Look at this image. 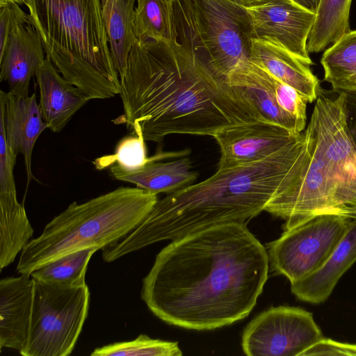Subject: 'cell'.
<instances>
[{
	"label": "cell",
	"instance_id": "1",
	"mask_svg": "<svg viewBox=\"0 0 356 356\" xmlns=\"http://www.w3.org/2000/svg\"><path fill=\"white\" fill-rule=\"evenodd\" d=\"M266 249L244 222L213 225L172 240L143 279L140 296L168 324L210 330L245 318L268 278Z\"/></svg>",
	"mask_w": 356,
	"mask_h": 356
},
{
	"label": "cell",
	"instance_id": "2",
	"mask_svg": "<svg viewBox=\"0 0 356 356\" xmlns=\"http://www.w3.org/2000/svg\"><path fill=\"white\" fill-rule=\"evenodd\" d=\"M120 83L124 114L117 122L145 141L170 134L213 137L226 127L262 120L177 40H137Z\"/></svg>",
	"mask_w": 356,
	"mask_h": 356
},
{
	"label": "cell",
	"instance_id": "3",
	"mask_svg": "<svg viewBox=\"0 0 356 356\" xmlns=\"http://www.w3.org/2000/svg\"><path fill=\"white\" fill-rule=\"evenodd\" d=\"M305 133L262 159L218 168L208 179L168 193L145 219L111 245L116 258L164 240H175L213 225L246 223L287 184L301 154Z\"/></svg>",
	"mask_w": 356,
	"mask_h": 356
},
{
	"label": "cell",
	"instance_id": "4",
	"mask_svg": "<svg viewBox=\"0 0 356 356\" xmlns=\"http://www.w3.org/2000/svg\"><path fill=\"white\" fill-rule=\"evenodd\" d=\"M305 146L290 180L265 210L284 228L316 214L356 219V149L346 126L344 96L319 93Z\"/></svg>",
	"mask_w": 356,
	"mask_h": 356
},
{
	"label": "cell",
	"instance_id": "5",
	"mask_svg": "<svg viewBox=\"0 0 356 356\" xmlns=\"http://www.w3.org/2000/svg\"><path fill=\"white\" fill-rule=\"evenodd\" d=\"M157 194L120 186L83 203L73 202L24 248L17 266L20 275L83 249L98 250L134 229L149 214Z\"/></svg>",
	"mask_w": 356,
	"mask_h": 356
},
{
	"label": "cell",
	"instance_id": "6",
	"mask_svg": "<svg viewBox=\"0 0 356 356\" xmlns=\"http://www.w3.org/2000/svg\"><path fill=\"white\" fill-rule=\"evenodd\" d=\"M177 42L218 77L249 57L250 17L232 0H172Z\"/></svg>",
	"mask_w": 356,
	"mask_h": 356
},
{
	"label": "cell",
	"instance_id": "7",
	"mask_svg": "<svg viewBox=\"0 0 356 356\" xmlns=\"http://www.w3.org/2000/svg\"><path fill=\"white\" fill-rule=\"evenodd\" d=\"M43 43H51L121 86L110 51L101 0H26Z\"/></svg>",
	"mask_w": 356,
	"mask_h": 356
},
{
	"label": "cell",
	"instance_id": "8",
	"mask_svg": "<svg viewBox=\"0 0 356 356\" xmlns=\"http://www.w3.org/2000/svg\"><path fill=\"white\" fill-rule=\"evenodd\" d=\"M90 297L86 284L63 287L34 280L30 331L19 353L23 356L70 355L88 316Z\"/></svg>",
	"mask_w": 356,
	"mask_h": 356
},
{
	"label": "cell",
	"instance_id": "9",
	"mask_svg": "<svg viewBox=\"0 0 356 356\" xmlns=\"http://www.w3.org/2000/svg\"><path fill=\"white\" fill-rule=\"evenodd\" d=\"M353 220L334 214L308 216L284 228L268 244L269 264L290 283L308 276L327 259Z\"/></svg>",
	"mask_w": 356,
	"mask_h": 356
},
{
	"label": "cell",
	"instance_id": "10",
	"mask_svg": "<svg viewBox=\"0 0 356 356\" xmlns=\"http://www.w3.org/2000/svg\"><path fill=\"white\" fill-rule=\"evenodd\" d=\"M323 337L311 312L300 307H272L247 325L242 348L248 356H300Z\"/></svg>",
	"mask_w": 356,
	"mask_h": 356
},
{
	"label": "cell",
	"instance_id": "11",
	"mask_svg": "<svg viewBox=\"0 0 356 356\" xmlns=\"http://www.w3.org/2000/svg\"><path fill=\"white\" fill-rule=\"evenodd\" d=\"M251 19L254 37H268L310 65L308 39L316 13L293 0H270L261 5L245 7Z\"/></svg>",
	"mask_w": 356,
	"mask_h": 356
},
{
	"label": "cell",
	"instance_id": "12",
	"mask_svg": "<svg viewBox=\"0 0 356 356\" xmlns=\"http://www.w3.org/2000/svg\"><path fill=\"white\" fill-rule=\"evenodd\" d=\"M302 133L263 120L226 127L213 136L220 152L218 168L262 159L293 143Z\"/></svg>",
	"mask_w": 356,
	"mask_h": 356
},
{
	"label": "cell",
	"instance_id": "13",
	"mask_svg": "<svg viewBox=\"0 0 356 356\" xmlns=\"http://www.w3.org/2000/svg\"><path fill=\"white\" fill-rule=\"evenodd\" d=\"M44 53L42 37L26 13L15 24L0 54V80L8 83L10 94L29 97L31 79L44 61Z\"/></svg>",
	"mask_w": 356,
	"mask_h": 356
},
{
	"label": "cell",
	"instance_id": "14",
	"mask_svg": "<svg viewBox=\"0 0 356 356\" xmlns=\"http://www.w3.org/2000/svg\"><path fill=\"white\" fill-rule=\"evenodd\" d=\"M226 81L262 120L282 126L296 134L302 133L296 120L278 106L272 75L265 68L247 58L233 67Z\"/></svg>",
	"mask_w": 356,
	"mask_h": 356
},
{
	"label": "cell",
	"instance_id": "15",
	"mask_svg": "<svg viewBox=\"0 0 356 356\" xmlns=\"http://www.w3.org/2000/svg\"><path fill=\"white\" fill-rule=\"evenodd\" d=\"M187 152L188 150L161 152L152 156L138 170L127 171L113 164L109 171L115 179L135 184L154 194H168L193 184L198 177L197 172L191 170V159L182 157Z\"/></svg>",
	"mask_w": 356,
	"mask_h": 356
},
{
	"label": "cell",
	"instance_id": "16",
	"mask_svg": "<svg viewBox=\"0 0 356 356\" xmlns=\"http://www.w3.org/2000/svg\"><path fill=\"white\" fill-rule=\"evenodd\" d=\"M7 143L15 154H22L26 172V184L34 177L31 170L33 150L36 140L47 126L36 100L35 93L24 97L0 92Z\"/></svg>",
	"mask_w": 356,
	"mask_h": 356
},
{
	"label": "cell",
	"instance_id": "17",
	"mask_svg": "<svg viewBox=\"0 0 356 356\" xmlns=\"http://www.w3.org/2000/svg\"><path fill=\"white\" fill-rule=\"evenodd\" d=\"M34 280L29 275L0 281V349L20 352L28 339L32 314Z\"/></svg>",
	"mask_w": 356,
	"mask_h": 356
},
{
	"label": "cell",
	"instance_id": "18",
	"mask_svg": "<svg viewBox=\"0 0 356 356\" xmlns=\"http://www.w3.org/2000/svg\"><path fill=\"white\" fill-rule=\"evenodd\" d=\"M275 77L302 94L309 103L317 98L319 81L310 65L268 37L252 38L249 57Z\"/></svg>",
	"mask_w": 356,
	"mask_h": 356
},
{
	"label": "cell",
	"instance_id": "19",
	"mask_svg": "<svg viewBox=\"0 0 356 356\" xmlns=\"http://www.w3.org/2000/svg\"><path fill=\"white\" fill-rule=\"evenodd\" d=\"M35 77L40 91L39 107L43 120L47 129L60 132L90 99L60 75L47 56Z\"/></svg>",
	"mask_w": 356,
	"mask_h": 356
},
{
	"label": "cell",
	"instance_id": "20",
	"mask_svg": "<svg viewBox=\"0 0 356 356\" xmlns=\"http://www.w3.org/2000/svg\"><path fill=\"white\" fill-rule=\"evenodd\" d=\"M356 262V219L325 262L314 272L291 283L293 294L299 300L318 304L331 295L342 275Z\"/></svg>",
	"mask_w": 356,
	"mask_h": 356
},
{
	"label": "cell",
	"instance_id": "21",
	"mask_svg": "<svg viewBox=\"0 0 356 356\" xmlns=\"http://www.w3.org/2000/svg\"><path fill=\"white\" fill-rule=\"evenodd\" d=\"M136 0H101L109 48L120 79L125 75L129 53L137 38L134 29Z\"/></svg>",
	"mask_w": 356,
	"mask_h": 356
},
{
	"label": "cell",
	"instance_id": "22",
	"mask_svg": "<svg viewBox=\"0 0 356 356\" xmlns=\"http://www.w3.org/2000/svg\"><path fill=\"white\" fill-rule=\"evenodd\" d=\"M33 229L17 193H0V270L14 261L31 241Z\"/></svg>",
	"mask_w": 356,
	"mask_h": 356
},
{
	"label": "cell",
	"instance_id": "23",
	"mask_svg": "<svg viewBox=\"0 0 356 356\" xmlns=\"http://www.w3.org/2000/svg\"><path fill=\"white\" fill-rule=\"evenodd\" d=\"M352 0H319L308 42L309 53L325 51L350 31Z\"/></svg>",
	"mask_w": 356,
	"mask_h": 356
},
{
	"label": "cell",
	"instance_id": "24",
	"mask_svg": "<svg viewBox=\"0 0 356 356\" xmlns=\"http://www.w3.org/2000/svg\"><path fill=\"white\" fill-rule=\"evenodd\" d=\"M321 63L324 80L336 91H356V30L350 31L329 46Z\"/></svg>",
	"mask_w": 356,
	"mask_h": 356
},
{
	"label": "cell",
	"instance_id": "25",
	"mask_svg": "<svg viewBox=\"0 0 356 356\" xmlns=\"http://www.w3.org/2000/svg\"><path fill=\"white\" fill-rule=\"evenodd\" d=\"M134 29L138 40H177L172 0H136Z\"/></svg>",
	"mask_w": 356,
	"mask_h": 356
},
{
	"label": "cell",
	"instance_id": "26",
	"mask_svg": "<svg viewBox=\"0 0 356 356\" xmlns=\"http://www.w3.org/2000/svg\"><path fill=\"white\" fill-rule=\"evenodd\" d=\"M98 249L87 248L57 258L31 273L35 280L47 284L72 287L86 284L89 261Z\"/></svg>",
	"mask_w": 356,
	"mask_h": 356
},
{
	"label": "cell",
	"instance_id": "27",
	"mask_svg": "<svg viewBox=\"0 0 356 356\" xmlns=\"http://www.w3.org/2000/svg\"><path fill=\"white\" fill-rule=\"evenodd\" d=\"M177 342L154 339L140 334L134 340L114 343L95 349L92 356H181Z\"/></svg>",
	"mask_w": 356,
	"mask_h": 356
},
{
	"label": "cell",
	"instance_id": "28",
	"mask_svg": "<svg viewBox=\"0 0 356 356\" xmlns=\"http://www.w3.org/2000/svg\"><path fill=\"white\" fill-rule=\"evenodd\" d=\"M145 142L140 136H126L118 143L113 154L98 158L94 165L99 170L113 164L127 171L138 170L151 160V157L147 156Z\"/></svg>",
	"mask_w": 356,
	"mask_h": 356
},
{
	"label": "cell",
	"instance_id": "29",
	"mask_svg": "<svg viewBox=\"0 0 356 356\" xmlns=\"http://www.w3.org/2000/svg\"><path fill=\"white\" fill-rule=\"evenodd\" d=\"M272 83L278 106L296 120L300 131H304L307 122V99L294 88L273 75Z\"/></svg>",
	"mask_w": 356,
	"mask_h": 356
},
{
	"label": "cell",
	"instance_id": "30",
	"mask_svg": "<svg viewBox=\"0 0 356 356\" xmlns=\"http://www.w3.org/2000/svg\"><path fill=\"white\" fill-rule=\"evenodd\" d=\"M17 156L7 143L4 113L0 107V193H17L13 175Z\"/></svg>",
	"mask_w": 356,
	"mask_h": 356
},
{
	"label": "cell",
	"instance_id": "31",
	"mask_svg": "<svg viewBox=\"0 0 356 356\" xmlns=\"http://www.w3.org/2000/svg\"><path fill=\"white\" fill-rule=\"evenodd\" d=\"M26 14L19 4L0 0V54L4 51L15 24Z\"/></svg>",
	"mask_w": 356,
	"mask_h": 356
},
{
	"label": "cell",
	"instance_id": "32",
	"mask_svg": "<svg viewBox=\"0 0 356 356\" xmlns=\"http://www.w3.org/2000/svg\"><path fill=\"white\" fill-rule=\"evenodd\" d=\"M309 355L356 356V344L339 342L323 337L300 355Z\"/></svg>",
	"mask_w": 356,
	"mask_h": 356
},
{
	"label": "cell",
	"instance_id": "33",
	"mask_svg": "<svg viewBox=\"0 0 356 356\" xmlns=\"http://www.w3.org/2000/svg\"><path fill=\"white\" fill-rule=\"evenodd\" d=\"M346 126L356 149V91L344 92Z\"/></svg>",
	"mask_w": 356,
	"mask_h": 356
},
{
	"label": "cell",
	"instance_id": "34",
	"mask_svg": "<svg viewBox=\"0 0 356 356\" xmlns=\"http://www.w3.org/2000/svg\"><path fill=\"white\" fill-rule=\"evenodd\" d=\"M299 5L313 11L316 12L319 0H293Z\"/></svg>",
	"mask_w": 356,
	"mask_h": 356
},
{
	"label": "cell",
	"instance_id": "35",
	"mask_svg": "<svg viewBox=\"0 0 356 356\" xmlns=\"http://www.w3.org/2000/svg\"><path fill=\"white\" fill-rule=\"evenodd\" d=\"M268 1L270 0H240V2L245 7H250L263 4Z\"/></svg>",
	"mask_w": 356,
	"mask_h": 356
},
{
	"label": "cell",
	"instance_id": "36",
	"mask_svg": "<svg viewBox=\"0 0 356 356\" xmlns=\"http://www.w3.org/2000/svg\"><path fill=\"white\" fill-rule=\"evenodd\" d=\"M7 2L16 3L19 5L25 4L26 0H3Z\"/></svg>",
	"mask_w": 356,
	"mask_h": 356
},
{
	"label": "cell",
	"instance_id": "37",
	"mask_svg": "<svg viewBox=\"0 0 356 356\" xmlns=\"http://www.w3.org/2000/svg\"><path fill=\"white\" fill-rule=\"evenodd\" d=\"M232 1H236V2H237V3H241L240 0H232Z\"/></svg>",
	"mask_w": 356,
	"mask_h": 356
}]
</instances>
